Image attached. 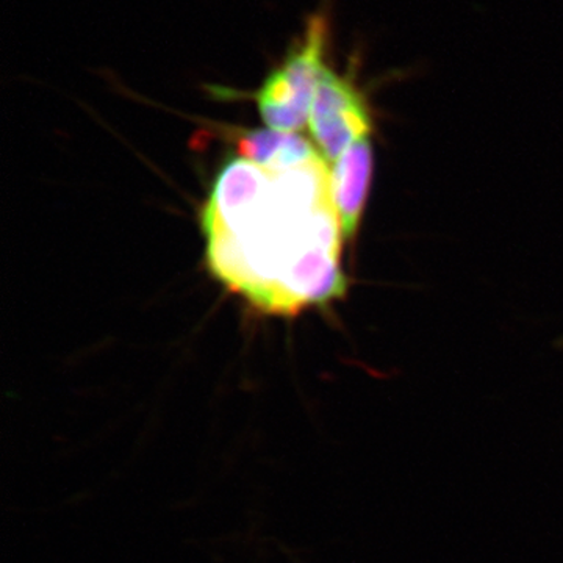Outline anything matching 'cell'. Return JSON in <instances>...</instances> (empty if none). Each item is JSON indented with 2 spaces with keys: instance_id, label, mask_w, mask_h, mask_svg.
<instances>
[{
  "instance_id": "1",
  "label": "cell",
  "mask_w": 563,
  "mask_h": 563,
  "mask_svg": "<svg viewBox=\"0 0 563 563\" xmlns=\"http://www.w3.org/2000/svg\"><path fill=\"white\" fill-rule=\"evenodd\" d=\"M324 157L285 172L233 158L202 209L211 274L262 312L285 314V282L317 251H340L342 224Z\"/></svg>"
},
{
  "instance_id": "2",
  "label": "cell",
  "mask_w": 563,
  "mask_h": 563,
  "mask_svg": "<svg viewBox=\"0 0 563 563\" xmlns=\"http://www.w3.org/2000/svg\"><path fill=\"white\" fill-rule=\"evenodd\" d=\"M328 22L314 14L302 38L288 51L279 68L273 70L255 92L258 113L266 128L279 132H298L309 124L314 92L325 65Z\"/></svg>"
},
{
  "instance_id": "3",
  "label": "cell",
  "mask_w": 563,
  "mask_h": 563,
  "mask_svg": "<svg viewBox=\"0 0 563 563\" xmlns=\"http://www.w3.org/2000/svg\"><path fill=\"white\" fill-rule=\"evenodd\" d=\"M309 129L328 163L339 161L352 143L372 133V113L351 77L325 69L314 92Z\"/></svg>"
},
{
  "instance_id": "4",
  "label": "cell",
  "mask_w": 563,
  "mask_h": 563,
  "mask_svg": "<svg viewBox=\"0 0 563 563\" xmlns=\"http://www.w3.org/2000/svg\"><path fill=\"white\" fill-rule=\"evenodd\" d=\"M374 154L372 139L352 143L331 173L332 201L339 213L344 242L354 240L372 187Z\"/></svg>"
},
{
  "instance_id": "5",
  "label": "cell",
  "mask_w": 563,
  "mask_h": 563,
  "mask_svg": "<svg viewBox=\"0 0 563 563\" xmlns=\"http://www.w3.org/2000/svg\"><path fill=\"white\" fill-rule=\"evenodd\" d=\"M236 151L255 165L272 172H285L318 157L317 146L298 132H279L273 129L239 131L235 133Z\"/></svg>"
}]
</instances>
